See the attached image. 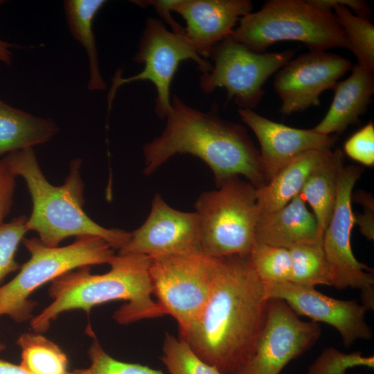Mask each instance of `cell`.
Masks as SVG:
<instances>
[{
    "instance_id": "obj_1",
    "label": "cell",
    "mask_w": 374,
    "mask_h": 374,
    "mask_svg": "<svg viewBox=\"0 0 374 374\" xmlns=\"http://www.w3.org/2000/svg\"><path fill=\"white\" fill-rule=\"evenodd\" d=\"M266 284L249 253L218 258L211 295L179 338L222 374H234L253 357L267 317Z\"/></svg>"
},
{
    "instance_id": "obj_2",
    "label": "cell",
    "mask_w": 374,
    "mask_h": 374,
    "mask_svg": "<svg viewBox=\"0 0 374 374\" xmlns=\"http://www.w3.org/2000/svg\"><path fill=\"white\" fill-rule=\"evenodd\" d=\"M165 119L163 132L143 147L145 175L153 173L174 155L188 154L211 168L216 187L240 175L256 188L266 184L259 150L246 129L221 118L216 104L210 111L202 112L175 94Z\"/></svg>"
},
{
    "instance_id": "obj_3",
    "label": "cell",
    "mask_w": 374,
    "mask_h": 374,
    "mask_svg": "<svg viewBox=\"0 0 374 374\" xmlns=\"http://www.w3.org/2000/svg\"><path fill=\"white\" fill-rule=\"evenodd\" d=\"M150 263L146 255L118 254L107 273L93 274L89 266H84L62 274L51 282L48 294L53 301L32 318V331L45 332L63 312L80 310L89 313L95 306L117 300L127 301L113 314L120 324L165 315L152 297Z\"/></svg>"
},
{
    "instance_id": "obj_4",
    "label": "cell",
    "mask_w": 374,
    "mask_h": 374,
    "mask_svg": "<svg viewBox=\"0 0 374 374\" xmlns=\"http://www.w3.org/2000/svg\"><path fill=\"white\" fill-rule=\"evenodd\" d=\"M1 159L16 177L25 180L33 202L26 228L37 232L45 245L55 247L69 237L93 235L105 239L114 249L119 250L129 240L131 232L102 226L84 211L80 159L71 161L61 186L52 185L46 179L33 148L10 152Z\"/></svg>"
},
{
    "instance_id": "obj_5",
    "label": "cell",
    "mask_w": 374,
    "mask_h": 374,
    "mask_svg": "<svg viewBox=\"0 0 374 374\" xmlns=\"http://www.w3.org/2000/svg\"><path fill=\"white\" fill-rule=\"evenodd\" d=\"M229 37L256 53L283 41L302 42L310 51L348 49L334 13L304 0L267 1L260 10L242 17Z\"/></svg>"
},
{
    "instance_id": "obj_6",
    "label": "cell",
    "mask_w": 374,
    "mask_h": 374,
    "mask_svg": "<svg viewBox=\"0 0 374 374\" xmlns=\"http://www.w3.org/2000/svg\"><path fill=\"white\" fill-rule=\"evenodd\" d=\"M22 243L30 258L0 287V317L8 316L17 323L32 319L37 303L30 296L37 289L77 268L109 265L116 255L105 239L93 235L77 237L64 247H48L38 238H24Z\"/></svg>"
},
{
    "instance_id": "obj_7",
    "label": "cell",
    "mask_w": 374,
    "mask_h": 374,
    "mask_svg": "<svg viewBox=\"0 0 374 374\" xmlns=\"http://www.w3.org/2000/svg\"><path fill=\"white\" fill-rule=\"evenodd\" d=\"M202 253L213 258L249 253L260 212L256 188L238 176L203 192L195 204Z\"/></svg>"
},
{
    "instance_id": "obj_8",
    "label": "cell",
    "mask_w": 374,
    "mask_h": 374,
    "mask_svg": "<svg viewBox=\"0 0 374 374\" xmlns=\"http://www.w3.org/2000/svg\"><path fill=\"white\" fill-rule=\"evenodd\" d=\"M152 294L165 315L185 332L205 306L213 287L218 258L202 253L150 257Z\"/></svg>"
},
{
    "instance_id": "obj_9",
    "label": "cell",
    "mask_w": 374,
    "mask_h": 374,
    "mask_svg": "<svg viewBox=\"0 0 374 374\" xmlns=\"http://www.w3.org/2000/svg\"><path fill=\"white\" fill-rule=\"evenodd\" d=\"M134 60L143 64V70L130 77L123 78L116 73L108 95V109H111L116 91L125 84L136 81H150L155 87L157 98L154 104L156 115L166 118L171 108L170 87L173 78L182 61H194L202 74L209 72L213 64L202 57L195 51L185 34L169 30L160 19H146L138 50Z\"/></svg>"
},
{
    "instance_id": "obj_10",
    "label": "cell",
    "mask_w": 374,
    "mask_h": 374,
    "mask_svg": "<svg viewBox=\"0 0 374 374\" xmlns=\"http://www.w3.org/2000/svg\"><path fill=\"white\" fill-rule=\"evenodd\" d=\"M295 53V49L256 53L229 37L213 48L210 57L214 64L209 72L199 77V87L205 93L224 88L228 98L238 109H253L264 95L265 82L292 60Z\"/></svg>"
},
{
    "instance_id": "obj_11",
    "label": "cell",
    "mask_w": 374,
    "mask_h": 374,
    "mask_svg": "<svg viewBox=\"0 0 374 374\" xmlns=\"http://www.w3.org/2000/svg\"><path fill=\"white\" fill-rule=\"evenodd\" d=\"M362 172V168L354 165L341 169L335 206L323 235L322 247L330 269L331 286L339 290L373 289L372 269L356 259L351 247V232L355 224L353 189Z\"/></svg>"
},
{
    "instance_id": "obj_12",
    "label": "cell",
    "mask_w": 374,
    "mask_h": 374,
    "mask_svg": "<svg viewBox=\"0 0 374 374\" xmlns=\"http://www.w3.org/2000/svg\"><path fill=\"white\" fill-rule=\"evenodd\" d=\"M321 335L318 323L302 321L285 301L270 298L255 353L234 374H280L289 362L311 349Z\"/></svg>"
},
{
    "instance_id": "obj_13",
    "label": "cell",
    "mask_w": 374,
    "mask_h": 374,
    "mask_svg": "<svg viewBox=\"0 0 374 374\" xmlns=\"http://www.w3.org/2000/svg\"><path fill=\"white\" fill-rule=\"evenodd\" d=\"M350 60L326 51H310L290 60L280 69L274 87L285 115L320 105L319 96L332 89L339 79L352 68Z\"/></svg>"
},
{
    "instance_id": "obj_14",
    "label": "cell",
    "mask_w": 374,
    "mask_h": 374,
    "mask_svg": "<svg viewBox=\"0 0 374 374\" xmlns=\"http://www.w3.org/2000/svg\"><path fill=\"white\" fill-rule=\"evenodd\" d=\"M202 253L200 231L195 212H183L170 206L159 194L152 202L145 222L131 232L118 254H143L149 257Z\"/></svg>"
},
{
    "instance_id": "obj_15",
    "label": "cell",
    "mask_w": 374,
    "mask_h": 374,
    "mask_svg": "<svg viewBox=\"0 0 374 374\" xmlns=\"http://www.w3.org/2000/svg\"><path fill=\"white\" fill-rule=\"evenodd\" d=\"M266 293L269 299L285 301L297 315L334 327L346 348L357 340H369L373 337L372 330L365 320L367 310L357 300L337 299L319 292L314 287L290 282L267 283Z\"/></svg>"
},
{
    "instance_id": "obj_16",
    "label": "cell",
    "mask_w": 374,
    "mask_h": 374,
    "mask_svg": "<svg viewBox=\"0 0 374 374\" xmlns=\"http://www.w3.org/2000/svg\"><path fill=\"white\" fill-rule=\"evenodd\" d=\"M242 122L257 137L260 163L266 184L285 165L312 150H332L337 138L312 130L292 127L272 121L253 109H238Z\"/></svg>"
},
{
    "instance_id": "obj_17",
    "label": "cell",
    "mask_w": 374,
    "mask_h": 374,
    "mask_svg": "<svg viewBox=\"0 0 374 374\" xmlns=\"http://www.w3.org/2000/svg\"><path fill=\"white\" fill-rule=\"evenodd\" d=\"M249 0H176L172 12L186 22L185 35L207 59L217 44L231 35L240 19L251 12Z\"/></svg>"
},
{
    "instance_id": "obj_18",
    "label": "cell",
    "mask_w": 374,
    "mask_h": 374,
    "mask_svg": "<svg viewBox=\"0 0 374 374\" xmlns=\"http://www.w3.org/2000/svg\"><path fill=\"white\" fill-rule=\"evenodd\" d=\"M254 238L256 242L289 249L299 244H322L323 235L299 193L282 208L260 215Z\"/></svg>"
},
{
    "instance_id": "obj_19",
    "label": "cell",
    "mask_w": 374,
    "mask_h": 374,
    "mask_svg": "<svg viewBox=\"0 0 374 374\" xmlns=\"http://www.w3.org/2000/svg\"><path fill=\"white\" fill-rule=\"evenodd\" d=\"M350 75L332 88L334 97L326 116L312 130L325 135L341 134L350 125L358 123L367 110L374 93L373 73L357 64Z\"/></svg>"
},
{
    "instance_id": "obj_20",
    "label": "cell",
    "mask_w": 374,
    "mask_h": 374,
    "mask_svg": "<svg viewBox=\"0 0 374 374\" xmlns=\"http://www.w3.org/2000/svg\"><path fill=\"white\" fill-rule=\"evenodd\" d=\"M331 152H305L281 168L266 184L256 188L260 216L282 208L299 194L310 175Z\"/></svg>"
},
{
    "instance_id": "obj_21",
    "label": "cell",
    "mask_w": 374,
    "mask_h": 374,
    "mask_svg": "<svg viewBox=\"0 0 374 374\" xmlns=\"http://www.w3.org/2000/svg\"><path fill=\"white\" fill-rule=\"evenodd\" d=\"M59 130L53 120L33 115L0 99V156L47 143Z\"/></svg>"
},
{
    "instance_id": "obj_22",
    "label": "cell",
    "mask_w": 374,
    "mask_h": 374,
    "mask_svg": "<svg viewBox=\"0 0 374 374\" xmlns=\"http://www.w3.org/2000/svg\"><path fill=\"white\" fill-rule=\"evenodd\" d=\"M344 166V152L339 148L332 150L310 175L300 193L311 207L322 235L335 206L338 178Z\"/></svg>"
},
{
    "instance_id": "obj_23",
    "label": "cell",
    "mask_w": 374,
    "mask_h": 374,
    "mask_svg": "<svg viewBox=\"0 0 374 374\" xmlns=\"http://www.w3.org/2000/svg\"><path fill=\"white\" fill-rule=\"evenodd\" d=\"M106 2L105 0H66L63 3L69 31L87 55L89 76L87 87L90 91H102L107 87L100 70L93 29L94 18Z\"/></svg>"
},
{
    "instance_id": "obj_24",
    "label": "cell",
    "mask_w": 374,
    "mask_h": 374,
    "mask_svg": "<svg viewBox=\"0 0 374 374\" xmlns=\"http://www.w3.org/2000/svg\"><path fill=\"white\" fill-rule=\"evenodd\" d=\"M312 6L326 12L335 11V16L342 28L350 50L357 64L374 72V25L368 19L358 17L341 4L339 0H308Z\"/></svg>"
},
{
    "instance_id": "obj_25",
    "label": "cell",
    "mask_w": 374,
    "mask_h": 374,
    "mask_svg": "<svg viewBox=\"0 0 374 374\" xmlns=\"http://www.w3.org/2000/svg\"><path fill=\"white\" fill-rule=\"evenodd\" d=\"M17 343L21 351L20 365L32 374H69L65 353L42 333L24 332Z\"/></svg>"
},
{
    "instance_id": "obj_26",
    "label": "cell",
    "mask_w": 374,
    "mask_h": 374,
    "mask_svg": "<svg viewBox=\"0 0 374 374\" xmlns=\"http://www.w3.org/2000/svg\"><path fill=\"white\" fill-rule=\"evenodd\" d=\"M292 261L290 283L314 287L331 286L330 272L322 244H299L289 249Z\"/></svg>"
},
{
    "instance_id": "obj_27",
    "label": "cell",
    "mask_w": 374,
    "mask_h": 374,
    "mask_svg": "<svg viewBox=\"0 0 374 374\" xmlns=\"http://www.w3.org/2000/svg\"><path fill=\"white\" fill-rule=\"evenodd\" d=\"M249 256L255 271L265 283L290 282L292 261L289 249L255 241Z\"/></svg>"
},
{
    "instance_id": "obj_28",
    "label": "cell",
    "mask_w": 374,
    "mask_h": 374,
    "mask_svg": "<svg viewBox=\"0 0 374 374\" xmlns=\"http://www.w3.org/2000/svg\"><path fill=\"white\" fill-rule=\"evenodd\" d=\"M161 360L169 374H222L198 357L184 339L166 332Z\"/></svg>"
},
{
    "instance_id": "obj_29",
    "label": "cell",
    "mask_w": 374,
    "mask_h": 374,
    "mask_svg": "<svg viewBox=\"0 0 374 374\" xmlns=\"http://www.w3.org/2000/svg\"><path fill=\"white\" fill-rule=\"evenodd\" d=\"M357 366L374 368V357L365 356L360 351L344 353L334 347L323 349L308 366L307 374H346Z\"/></svg>"
},
{
    "instance_id": "obj_30",
    "label": "cell",
    "mask_w": 374,
    "mask_h": 374,
    "mask_svg": "<svg viewBox=\"0 0 374 374\" xmlns=\"http://www.w3.org/2000/svg\"><path fill=\"white\" fill-rule=\"evenodd\" d=\"M90 364L80 374H164L148 366L118 360L109 355L94 338L88 350Z\"/></svg>"
},
{
    "instance_id": "obj_31",
    "label": "cell",
    "mask_w": 374,
    "mask_h": 374,
    "mask_svg": "<svg viewBox=\"0 0 374 374\" xmlns=\"http://www.w3.org/2000/svg\"><path fill=\"white\" fill-rule=\"evenodd\" d=\"M28 217L23 215L0 225V283L10 274L19 270L16 260L17 248L28 231Z\"/></svg>"
},
{
    "instance_id": "obj_32",
    "label": "cell",
    "mask_w": 374,
    "mask_h": 374,
    "mask_svg": "<svg viewBox=\"0 0 374 374\" xmlns=\"http://www.w3.org/2000/svg\"><path fill=\"white\" fill-rule=\"evenodd\" d=\"M344 153L364 166L374 165V124L370 121L344 143Z\"/></svg>"
},
{
    "instance_id": "obj_33",
    "label": "cell",
    "mask_w": 374,
    "mask_h": 374,
    "mask_svg": "<svg viewBox=\"0 0 374 374\" xmlns=\"http://www.w3.org/2000/svg\"><path fill=\"white\" fill-rule=\"evenodd\" d=\"M16 176L2 159L0 160V225L4 222L13 204Z\"/></svg>"
},
{
    "instance_id": "obj_34",
    "label": "cell",
    "mask_w": 374,
    "mask_h": 374,
    "mask_svg": "<svg viewBox=\"0 0 374 374\" xmlns=\"http://www.w3.org/2000/svg\"><path fill=\"white\" fill-rule=\"evenodd\" d=\"M355 197L365 207L363 213L355 214V224L359 225L360 232L364 236L369 240H373L374 238L373 199L366 194L362 195L359 193Z\"/></svg>"
},
{
    "instance_id": "obj_35",
    "label": "cell",
    "mask_w": 374,
    "mask_h": 374,
    "mask_svg": "<svg viewBox=\"0 0 374 374\" xmlns=\"http://www.w3.org/2000/svg\"><path fill=\"white\" fill-rule=\"evenodd\" d=\"M136 5L146 8L153 7L158 15L163 21L171 27V30L176 33L185 34L184 27L181 26L172 17V6L176 0H148V1H132Z\"/></svg>"
},
{
    "instance_id": "obj_36",
    "label": "cell",
    "mask_w": 374,
    "mask_h": 374,
    "mask_svg": "<svg viewBox=\"0 0 374 374\" xmlns=\"http://www.w3.org/2000/svg\"><path fill=\"white\" fill-rule=\"evenodd\" d=\"M0 374H32L20 364H15L0 358ZM69 374H80V370L69 371Z\"/></svg>"
},
{
    "instance_id": "obj_37",
    "label": "cell",
    "mask_w": 374,
    "mask_h": 374,
    "mask_svg": "<svg viewBox=\"0 0 374 374\" xmlns=\"http://www.w3.org/2000/svg\"><path fill=\"white\" fill-rule=\"evenodd\" d=\"M16 45L7 42L0 39V61L6 65L12 64L13 48H16Z\"/></svg>"
},
{
    "instance_id": "obj_38",
    "label": "cell",
    "mask_w": 374,
    "mask_h": 374,
    "mask_svg": "<svg viewBox=\"0 0 374 374\" xmlns=\"http://www.w3.org/2000/svg\"><path fill=\"white\" fill-rule=\"evenodd\" d=\"M5 348H6V346L4 345V344L0 341V352L3 350Z\"/></svg>"
}]
</instances>
